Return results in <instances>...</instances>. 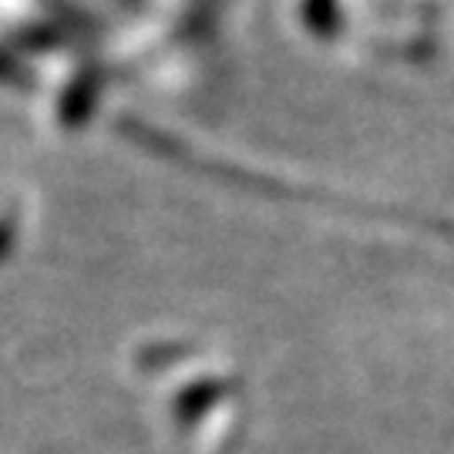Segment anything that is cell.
<instances>
[{"label":"cell","instance_id":"6da1fadb","mask_svg":"<svg viewBox=\"0 0 454 454\" xmlns=\"http://www.w3.org/2000/svg\"><path fill=\"white\" fill-rule=\"evenodd\" d=\"M11 249H14V223L0 215V260H4Z\"/></svg>","mask_w":454,"mask_h":454}]
</instances>
